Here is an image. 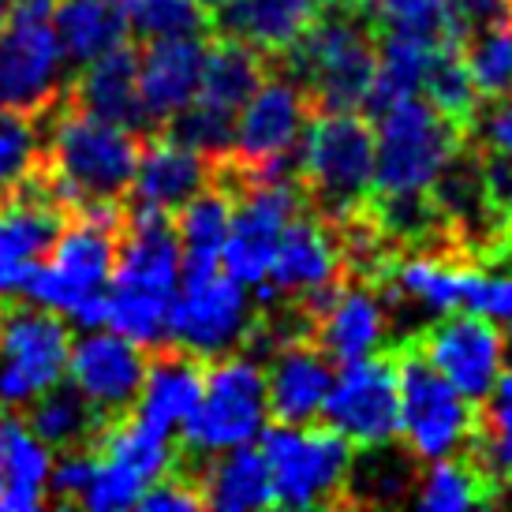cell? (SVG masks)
Returning <instances> with one entry per match:
<instances>
[{
  "instance_id": "obj_3",
  "label": "cell",
  "mask_w": 512,
  "mask_h": 512,
  "mask_svg": "<svg viewBox=\"0 0 512 512\" xmlns=\"http://www.w3.org/2000/svg\"><path fill=\"white\" fill-rule=\"evenodd\" d=\"M124 206L79 210L60 228L53 251L30 273L23 299L64 314L79 329H101L109 311V281L124 228Z\"/></svg>"
},
{
  "instance_id": "obj_15",
  "label": "cell",
  "mask_w": 512,
  "mask_h": 512,
  "mask_svg": "<svg viewBox=\"0 0 512 512\" xmlns=\"http://www.w3.org/2000/svg\"><path fill=\"white\" fill-rule=\"evenodd\" d=\"M311 311V337L333 363H356V359L385 352V341L393 333L389 318V296L378 281L367 277H344L337 288L314 303H303Z\"/></svg>"
},
{
  "instance_id": "obj_26",
  "label": "cell",
  "mask_w": 512,
  "mask_h": 512,
  "mask_svg": "<svg viewBox=\"0 0 512 512\" xmlns=\"http://www.w3.org/2000/svg\"><path fill=\"white\" fill-rule=\"evenodd\" d=\"M195 486L202 494V505L217 512H251L273 505L270 468L255 445H236V449L206 456V464L195 471Z\"/></svg>"
},
{
  "instance_id": "obj_1",
  "label": "cell",
  "mask_w": 512,
  "mask_h": 512,
  "mask_svg": "<svg viewBox=\"0 0 512 512\" xmlns=\"http://www.w3.org/2000/svg\"><path fill=\"white\" fill-rule=\"evenodd\" d=\"M42 120H49L42 165L27 184L45 191L68 214L124 206L131 195L139 150H143V131L83 113L68 98Z\"/></svg>"
},
{
  "instance_id": "obj_2",
  "label": "cell",
  "mask_w": 512,
  "mask_h": 512,
  "mask_svg": "<svg viewBox=\"0 0 512 512\" xmlns=\"http://www.w3.org/2000/svg\"><path fill=\"white\" fill-rule=\"evenodd\" d=\"M184 277V251L172 214L157 210H124L116 270L109 281L105 326L131 337L143 348L169 341V307Z\"/></svg>"
},
{
  "instance_id": "obj_52",
  "label": "cell",
  "mask_w": 512,
  "mask_h": 512,
  "mask_svg": "<svg viewBox=\"0 0 512 512\" xmlns=\"http://www.w3.org/2000/svg\"><path fill=\"white\" fill-rule=\"evenodd\" d=\"M505 341H509V356H512V329H509V337H505Z\"/></svg>"
},
{
  "instance_id": "obj_17",
  "label": "cell",
  "mask_w": 512,
  "mask_h": 512,
  "mask_svg": "<svg viewBox=\"0 0 512 512\" xmlns=\"http://www.w3.org/2000/svg\"><path fill=\"white\" fill-rule=\"evenodd\" d=\"M344 277L348 273H344V247L337 228L311 210H303L285 228L270 277L258 288V296H262V303H270V299L314 303L318 296H326L329 288L341 285Z\"/></svg>"
},
{
  "instance_id": "obj_20",
  "label": "cell",
  "mask_w": 512,
  "mask_h": 512,
  "mask_svg": "<svg viewBox=\"0 0 512 512\" xmlns=\"http://www.w3.org/2000/svg\"><path fill=\"white\" fill-rule=\"evenodd\" d=\"M210 184H214V161L165 131H157L154 139H143L128 206L176 217L180 206H187Z\"/></svg>"
},
{
  "instance_id": "obj_48",
  "label": "cell",
  "mask_w": 512,
  "mask_h": 512,
  "mask_svg": "<svg viewBox=\"0 0 512 512\" xmlns=\"http://www.w3.org/2000/svg\"><path fill=\"white\" fill-rule=\"evenodd\" d=\"M8 12H12V0H0V27L8 23Z\"/></svg>"
},
{
  "instance_id": "obj_23",
  "label": "cell",
  "mask_w": 512,
  "mask_h": 512,
  "mask_svg": "<svg viewBox=\"0 0 512 512\" xmlns=\"http://www.w3.org/2000/svg\"><path fill=\"white\" fill-rule=\"evenodd\" d=\"M202 385H206V363H202V356L169 341L157 344L154 356L146 359L143 389H139V400H135L131 412L146 419L150 427L176 434V430H184L191 412L199 408Z\"/></svg>"
},
{
  "instance_id": "obj_19",
  "label": "cell",
  "mask_w": 512,
  "mask_h": 512,
  "mask_svg": "<svg viewBox=\"0 0 512 512\" xmlns=\"http://www.w3.org/2000/svg\"><path fill=\"white\" fill-rule=\"evenodd\" d=\"M68 210L34 184L19 187L0 210V296H23L30 273L53 251Z\"/></svg>"
},
{
  "instance_id": "obj_47",
  "label": "cell",
  "mask_w": 512,
  "mask_h": 512,
  "mask_svg": "<svg viewBox=\"0 0 512 512\" xmlns=\"http://www.w3.org/2000/svg\"><path fill=\"white\" fill-rule=\"evenodd\" d=\"M206 8H210V15H217V12H225L228 4H236V0H202Z\"/></svg>"
},
{
  "instance_id": "obj_27",
  "label": "cell",
  "mask_w": 512,
  "mask_h": 512,
  "mask_svg": "<svg viewBox=\"0 0 512 512\" xmlns=\"http://www.w3.org/2000/svg\"><path fill=\"white\" fill-rule=\"evenodd\" d=\"M49 445L27 423L8 419L0 464V512H34L49 505Z\"/></svg>"
},
{
  "instance_id": "obj_49",
  "label": "cell",
  "mask_w": 512,
  "mask_h": 512,
  "mask_svg": "<svg viewBox=\"0 0 512 512\" xmlns=\"http://www.w3.org/2000/svg\"><path fill=\"white\" fill-rule=\"evenodd\" d=\"M4 430H8V419L0 415V464H4Z\"/></svg>"
},
{
  "instance_id": "obj_38",
  "label": "cell",
  "mask_w": 512,
  "mask_h": 512,
  "mask_svg": "<svg viewBox=\"0 0 512 512\" xmlns=\"http://www.w3.org/2000/svg\"><path fill=\"white\" fill-rule=\"evenodd\" d=\"M165 135L187 143L191 150L206 154L210 161H221V157L232 154V139H236V113H225L217 105H206V101H191L184 113H176L165 124Z\"/></svg>"
},
{
  "instance_id": "obj_31",
  "label": "cell",
  "mask_w": 512,
  "mask_h": 512,
  "mask_svg": "<svg viewBox=\"0 0 512 512\" xmlns=\"http://www.w3.org/2000/svg\"><path fill=\"white\" fill-rule=\"evenodd\" d=\"M23 412H27L23 423H27L49 449H60V453L94 445L101 427H105V415H101L75 385H64V382H57L53 389H45L42 397L30 400Z\"/></svg>"
},
{
  "instance_id": "obj_10",
  "label": "cell",
  "mask_w": 512,
  "mask_h": 512,
  "mask_svg": "<svg viewBox=\"0 0 512 512\" xmlns=\"http://www.w3.org/2000/svg\"><path fill=\"white\" fill-rule=\"evenodd\" d=\"M72 356L68 318L38 303L0 307V412H23L45 389L64 382Z\"/></svg>"
},
{
  "instance_id": "obj_14",
  "label": "cell",
  "mask_w": 512,
  "mask_h": 512,
  "mask_svg": "<svg viewBox=\"0 0 512 512\" xmlns=\"http://www.w3.org/2000/svg\"><path fill=\"white\" fill-rule=\"evenodd\" d=\"M329 430H337L352 445H385L400 438V370L393 352L341 363L333 378L322 415Z\"/></svg>"
},
{
  "instance_id": "obj_24",
  "label": "cell",
  "mask_w": 512,
  "mask_h": 512,
  "mask_svg": "<svg viewBox=\"0 0 512 512\" xmlns=\"http://www.w3.org/2000/svg\"><path fill=\"white\" fill-rule=\"evenodd\" d=\"M68 101L101 120L146 131L143 98H139V53L131 45H116L83 64V72L68 86Z\"/></svg>"
},
{
  "instance_id": "obj_33",
  "label": "cell",
  "mask_w": 512,
  "mask_h": 512,
  "mask_svg": "<svg viewBox=\"0 0 512 512\" xmlns=\"http://www.w3.org/2000/svg\"><path fill=\"white\" fill-rule=\"evenodd\" d=\"M501 486L479 468L471 453L430 460V471L415 483V505L430 512H464L498 501Z\"/></svg>"
},
{
  "instance_id": "obj_22",
  "label": "cell",
  "mask_w": 512,
  "mask_h": 512,
  "mask_svg": "<svg viewBox=\"0 0 512 512\" xmlns=\"http://www.w3.org/2000/svg\"><path fill=\"white\" fill-rule=\"evenodd\" d=\"M333 359L314 344L311 333L285 337L270 348L266 393L277 423H314L333 389Z\"/></svg>"
},
{
  "instance_id": "obj_29",
  "label": "cell",
  "mask_w": 512,
  "mask_h": 512,
  "mask_svg": "<svg viewBox=\"0 0 512 512\" xmlns=\"http://www.w3.org/2000/svg\"><path fill=\"white\" fill-rule=\"evenodd\" d=\"M266 75H270V57L262 49L240 42L232 34H221L206 49L199 101L217 105L225 113H240L243 101L255 94Z\"/></svg>"
},
{
  "instance_id": "obj_12",
  "label": "cell",
  "mask_w": 512,
  "mask_h": 512,
  "mask_svg": "<svg viewBox=\"0 0 512 512\" xmlns=\"http://www.w3.org/2000/svg\"><path fill=\"white\" fill-rule=\"evenodd\" d=\"M68 53L49 12L12 8L0 27V105L30 116L53 113L68 98Z\"/></svg>"
},
{
  "instance_id": "obj_11",
  "label": "cell",
  "mask_w": 512,
  "mask_h": 512,
  "mask_svg": "<svg viewBox=\"0 0 512 512\" xmlns=\"http://www.w3.org/2000/svg\"><path fill=\"white\" fill-rule=\"evenodd\" d=\"M262 311L251 299V285L232 273H184L169 307V344H180L202 359L240 352L251 344Z\"/></svg>"
},
{
  "instance_id": "obj_35",
  "label": "cell",
  "mask_w": 512,
  "mask_h": 512,
  "mask_svg": "<svg viewBox=\"0 0 512 512\" xmlns=\"http://www.w3.org/2000/svg\"><path fill=\"white\" fill-rule=\"evenodd\" d=\"M45 128L42 116L0 105V191L15 195L42 165Z\"/></svg>"
},
{
  "instance_id": "obj_21",
  "label": "cell",
  "mask_w": 512,
  "mask_h": 512,
  "mask_svg": "<svg viewBox=\"0 0 512 512\" xmlns=\"http://www.w3.org/2000/svg\"><path fill=\"white\" fill-rule=\"evenodd\" d=\"M210 42L195 38H161L146 42L139 53V98H143L146 128H165L172 116L184 113L202 90V68H206Z\"/></svg>"
},
{
  "instance_id": "obj_18",
  "label": "cell",
  "mask_w": 512,
  "mask_h": 512,
  "mask_svg": "<svg viewBox=\"0 0 512 512\" xmlns=\"http://www.w3.org/2000/svg\"><path fill=\"white\" fill-rule=\"evenodd\" d=\"M146 359L150 356L143 344L116 329H83V337L72 341L68 378L105 419H113L135 408L146 378Z\"/></svg>"
},
{
  "instance_id": "obj_7",
  "label": "cell",
  "mask_w": 512,
  "mask_h": 512,
  "mask_svg": "<svg viewBox=\"0 0 512 512\" xmlns=\"http://www.w3.org/2000/svg\"><path fill=\"white\" fill-rule=\"evenodd\" d=\"M262 456L270 468L273 505L281 509H344L352 441L326 423H277L262 430Z\"/></svg>"
},
{
  "instance_id": "obj_46",
  "label": "cell",
  "mask_w": 512,
  "mask_h": 512,
  "mask_svg": "<svg viewBox=\"0 0 512 512\" xmlns=\"http://www.w3.org/2000/svg\"><path fill=\"white\" fill-rule=\"evenodd\" d=\"M483 169H486L490 195H494L498 210L505 214V225H509V236H512V161H509V157L483 154Z\"/></svg>"
},
{
  "instance_id": "obj_45",
  "label": "cell",
  "mask_w": 512,
  "mask_h": 512,
  "mask_svg": "<svg viewBox=\"0 0 512 512\" xmlns=\"http://www.w3.org/2000/svg\"><path fill=\"white\" fill-rule=\"evenodd\" d=\"M139 509H146V512H195V509H206V505H202V494H199V486H195V475H184V471L172 468L169 475H161V479L146 490L143 501H139Z\"/></svg>"
},
{
  "instance_id": "obj_32",
  "label": "cell",
  "mask_w": 512,
  "mask_h": 512,
  "mask_svg": "<svg viewBox=\"0 0 512 512\" xmlns=\"http://www.w3.org/2000/svg\"><path fill=\"white\" fill-rule=\"evenodd\" d=\"M415 456L408 449H397L393 441L385 445H363V453L352 456L344 509L348 505H397L408 494H415Z\"/></svg>"
},
{
  "instance_id": "obj_41",
  "label": "cell",
  "mask_w": 512,
  "mask_h": 512,
  "mask_svg": "<svg viewBox=\"0 0 512 512\" xmlns=\"http://www.w3.org/2000/svg\"><path fill=\"white\" fill-rule=\"evenodd\" d=\"M359 8L374 19L378 30H415V34L449 38L445 34V8H449V0H359Z\"/></svg>"
},
{
  "instance_id": "obj_40",
  "label": "cell",
  "mask_w": 512,
  "mask_h": 512,
  "mask_svg": "<svg viewBox=\"0 0 512 512\" xmlns=\"http://www.w3.org/2000/svg\"><path fill=\"white\" fill-rule=\"evenodd\" d=\"M460 311L483 314L498 326H512V270H486L468 262L460 285Z\"/></svg>"
},
{
  "instance_id": "obj_8",
  "label": "cell",
  "mask_w": 512,
  "mask_h": 512,
  "mask_svg": "<svg viewBox=\"0 0 512 512\" xmlns=\"http://www.w3.org/2000/svg\"><path fill=\"white\" fill-rule=\"evenodd\" d=\"M266 370L243 352L210 359L199 408L180 430L187 456H214L236 445H255L270 423Z\"/></svg>"
},
{
  "instance_id": "obj_43",
  "label": "cell",
  "mask_w": 512,
  "mask_h": 512,
  "mask_svg": "<svg viewBox=\"0 0 512 512\" xmlns=\"http://www.w3.org/2000/svg\"><path fill=\"white\" fill-rule=\"evenodd\" d=\"M94 468H98V449L94 445L60 453V460L49 471V505H79L83 509Z\"/></svg>"
},
{
  "instance_id": "obj_36",
  "label": "cell",
  "mask_w": 512,
  "mask_h": 512,
  "mask_svg": "<svg viewBox=\"0 0 512 512\" xmlns=\"http://www.w3.org/2000/svg\"><path fill=\"white\" fill-rule=\"evenodd\" d=\"M423 98L434 109H441L449 120L464 124V131H468V120L475 116L483 98H479V90L471 83L468 64H464V45L441 42V49L434 53V64H430L427 72V83H423Z\"/></svg>"
},
{
  "instance_id": "obj_51",
  "label": "cell",
  "mask_w": 512,
  "mask_h": 512,
  "mask_svg": "<svg viewBox=\"0 0 512 512\" xmlns=\"http://www.w3.org/2000/svg\"><path fill=\"white\" fill-rule=\"evenodd\" d=\"M12 199V195H4V191H0V210H4V202Z\"/></svg>"
},
{
  "instance_id": "obj_13",
  "label": "cell",
  "mask_w": 512,
  "mask_h": 512,
  "mask_svg": "<svg viewBox=\"0 0 512 512\" xmlns=\"http://www.w3.org/2000/svg\"><path fill=\"white\" fill-rule=\"evenodd\" d=\"M314 105L288 72H270L236 113L232 161L247 172H296L299 143L307 135Z\"/></svg>"
},
{
  "instance_id": "obj_28",
  "label": "cell",
  "mask_w": 512,
  "mask_h": 512,
  "mask_svg": "<svg viewBox=\"0 0 512 512\" xmlns=\"http://www.w3.org/2000/svg\"><path fill=\"white\" fill-rule=\"evenodd\" d=\"M53 27L68 53V64H90L128 42V4L124 0H57Z\"/></svg>"
},
{
  "instance_id": "obj_42",
  "label": "cell",
  "mask_w": 512,
  "mask_h": 512,
  "mask_svg": "<svg viewBox=\"0 0 512 512\" xmlns=\"http://www.w3.org/2000/svg\"><path fill=\"white\" fill-rule=\"evenodd\" d=\"M512 23V0H449L445 8V34L456 45L471 42L475 34Z\"/></svg>"
},
{
  "instance_id": "obj_37",
  "label": "cell",
  "mask_w": 512,
  "mask_h": 512,
  "mask_svg": "<svg viewBox=\"0 0 512 512\" xmlns=\"http://www.w3.org/2000/svg\"><path fill=\"white\" fill-rule=\"evenodd\" d=\"M128 4V27L143 42L161 38H195L210 34L214 19L202 0H124Z\"/></svg>"
},
{
  "instance_id": "obj_25",
  "label": "cell",
  "mask_w": 512,
  "mask_h": 512,
  "mask_svg": "<svg viewBox=\"0 0 512 512\" xmlns=\"http://www.w3.org/2000/svg\"><path fill=\"white\" fill-rule=\"evenodd\" d=\"M322 12L326 0H236L225 12H217V34H232L277 60Z\"/></svg>"
},
{
  "instance_id": "obj_50",
  "label": "cell",
  "mask_w": 512,
  "mask_h": 512,
  "mask_svg": "<svg viewBox=\"0 0 512 512\" xmlns=\"http://www.w3.org/2000/svg\"><path fill=\"white\" fill-rule=\"evenodd\" d=\"M329 8H352V4H359V0H326Z\"/></svg>"
},
{
  "instance_id": "obj_16",
  "label": "cell",
  "mask_w": 512,
  "mask_h": 512,
  "mask_svg": "<svg viewBox=\"0 0 512 512\" xmlns=\"http://www.w3.org/2000/svg\"><path fill=\"white\" fill-rule=\"evenodd\" d=\"M412 341L430 359V367L445 374L471 404H479L494 389L505 370V356H509V341L498 322L471 311L441 314V322L415 333Z\"/></svg>"
},
{
  "instance_id": "obj_4",
  "label": "cell",
  "mask_w": 512,
  "mask_h": 512,
  "mask_svg": "<svg viewBox=\"0 0 512 512\" xmlns=\"http://www.w3.org/2000/svg\"><path fill=\"white\" fill-rule=\"evenodd\" d=\"M296 176L307 210L333 228L370 210L374 199V124L359 109L314 113L299 143Z\"/></svg>"
},
{
  "instance_id": "obj_39",
  "label": "cell",
  "mask_w": 512,
  "mask_h": 512,
  "mask_svg": "<svg viewBox=\"0 0 512 512\" xmlns=\"http://www.w3.org/2000/svg\"><path fill=\"white\" fill-rule=\"evenodd\" d=\"M464 64L479 98H501L512 90V23L475 34L464 42Z\"/></svg>"
},
{
  "instance_id": "obj_9",
  "label": "cell",
  "mask_w": 512,
  "mask_h": 512,
  "mask_svg": "<svg viewBox=\"0 0 512 512\" xmlns=\"http://www.w3.org/2000/svg\"><path fill=\"white\" fill-rule=\"evenodd\" d=\"M400 370V438L415 460H445L468 453L475 438L471 400L445 374L430 367V359L415 348L412 337L393 348Z\"/></svg>"
},
{
  "instance_id": "obj_6",
  "label": "cell",
  "mask_w": 512,
  "mask_h": 512,
  "mask_svg": "<svg viewBox=\"0 0 512 512\" xmlns=\"http://www.w3.org/2000/svg\"><path fill=\"white\" fill-rule=\"evenodd\" d=\"M374 195L404 199L430 195L445 165L464 150L468 131L434 109L423 94L393 101L385 113L374 116Z\"/></svg>"
},
{
  "instance_id": "obj_44",
  "label": "cell",
  "mask_w": 512,
  "mask_h": 512,
  "mask_svg": "<svg viewBox=\"0 0 512 512\" xmlns=\"http://www.w3.org/2000/svg\"><path fill=\"white\" fill-rule=\"evenodd\" d=\"M468 131L483 154L512 161V90L501 98H486V105H479L468 120Z\"/></svg>"
},
{
  "instance_id": "obj_30",
  "label": "cell",
  "mask_w": 512,
  "mask_h": 512,
  "mask_svg": "<svg viewBox=\"0 0 512 512\" xmlns=\"http://www.w3.org/2000/svg\"><path fill=\"white\" fill-rule=\"evenodd\" d=\"M172 221H176V236H180V251H184V273L221 270L228 225H232V195L225 187L214 180L187 206H180Z\"/></svg>"
},
{
  "instance_id": "obj_5",
  "label": "cell",
  "mask_w": 512,
  "mask_h": 512,
  "mask_svg": "<svg viewBox=\"0 0 512 512\" xmlns=\"http://www.w3.org/2000/svg\"><path fill=\"white\" fill-rule=\"evenodd\" d=\"M277 64L307 90L314 113L363 109L378 72V27L359 4H326V12L314 19L285 57H277Z\"/></svg>"
},
{
  "instance_id": "obj_34",
  "label": "cell",
  "mask_w": 512,
  "mask_h": 512,
  "mask_svg": "<svg viewBox=\"0 0 512 512\" xmlns=\"http://www.w3.org/2000/svg\"><path fill=\"white\" fill-rule=\"evenodd\" d=\"M479 404H483V415L475 419V438L468 453L494 483L505 486L512 483V370H501L494 389Z\"/></svg>"
}]
</instances>
